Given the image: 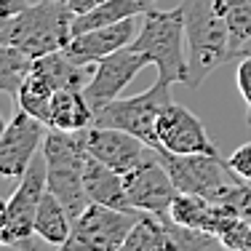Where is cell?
<instances>
[{
	"mask_svg": "<svg viewBox=\"0 0 251 251\" xmlns=\"http://www.w3.org/2000/svg\"><path fill=\"white\" fill-rule=\"evenodd\" d=\"M126 195H128L131 208L142 214H155L160 219H171V201L179 193L171 174L166 171V166L160 163L158 152L152 158H147L142 166L131 169L128 174H123Z\"/></svg>",
	"mask_w": 251,
	"mask_h": 251,
	"instance_id": "cell-9",
	"label": "cell"
},
{
	"mask_svg": "<svg viewBox=\"0 0 251 251\" xmlns=\"http://www.w3.org/2000/svg\"><path fill=\"white\" fill-rule=\"evenodd\" d=\"M86 147L91 158L107 163L110 169L128 174L131 169L142 166L147 158L155 155V147L145 145L139 136L121 128H107V126H91L86 128Z\"/></svg>",
	"mask_w": 251,
	"mask_h": 251,
	"instance_id": "cell-13",
	"label": "cell"
},
{
	"mask_svg": "<svg viewBox=\"0 0 251 251\" xmlns=\"http://www.w3.org/2000/svg\"><path fill=\"white\" fill-rule=\"evenodd\" d=\"M40 152L46 158V171H49V193L56 195L70 211V217L77 219L91 203L86 193V131L49 128Z\"/></svg>",
	"mask_w": 251,
	"mask_h": 251,
	"instance_id": "cell-4",
	"label": "cell"
},
{
	"mask_svg": "<svg viewBox=\"0 0 251 251\" xmlns=\"http://www.w3.org/2000/svg\"><path fill=\"white\" fill-rule=\"evenodd\" d=\"M187 32H184V8L182 3L171 11L150 8L134 38L131 49L145 53L147 62L158 70V80L169 83H190V59L184 53Z\"/></svg>",
	"mask_w": 251,
	"mask_h": 251,
	"instance_id": "cell-3",
	"label": "cell"
},
{
	"mask_svg": "<svg viewBox=\"0 0 251 251\" xmlns=\"http://www.w3.org/2000/svg\"><path fill=\"white\" fill-rule=\"evenodd\" d=\"M171 86L163 80H155L147 91L126 99H112L94 110V126L121 128L139 136L145 145L158 147V118L166 104H171Z\"/></svg>",
	"mask_w": 251,
	"mask_h": 251,
	"instance_id": "cell-6",
	"label": "cell"
},
{
	"mask_svg": "<svg viewBox=\"0 0 251 251\" xmlns=\"http://www.w3.org/2000/svg\"><path fill=\"white\" fill-rule=\"evenodd\" d=\"M43 128H49V126L16 104L14 115L5 123L3 136H0V171L5 176H22L29 169V163L38 158V150L43 147V139L49 134Z\"/></svg>",
	"mask_w": 251,
	"mask_h": 251,
	"instance_id": "cell-10",
	"label": "cell"
},
{
	"mask_svg": "<svg viewBox=\"0 0 251 251\" xmlns=\"http://www.w3.org/2000/svg\"><path fill=\"white\" fill-rule=\"evenodd\" d=\"M118 251H176L174 222L155 214H142Z\"/></svg>",
	"mask_w": 251,
	"mask_h": 251,
	"instance_id": "cell-17",
	"label": "cell"
},
{
	"mask_svg": "<svg viewBox=\"0 0 251 251\" xmlns=\"http://www.w3.org/2000/svg\"><path fill=\"white\" fill-rule=\"evenodd\" d=\"M184 8V32H187V59H190V83L198 88L214 70L230 59L243 56L232 43V32L225 16L222 0H182Z\"/></svg>",
	"mask_w": 251,
	"mask_h": 251,
	"instance_id": "cell-1",
	"label": "cell"
},
{
	"mask_svg": "<svg viewBox=\"0 0 251 251\" xmlns=\"http://www.w3.org/2000/svg\"><path fill=\"white\" fill-rule=\"evenodd\" d=\"M29 3H32V0H0V22L16 16L22 8H27Z\"/></svg>",
	"mask_w": 251,
	"mask_h": 251,
	"instance_id": "cell-27",
	"label": "cell"
},
{
	"mask_svg": "<svg viewBox=\"0 0 251 251\" xmlns=\"http://www.w3.org/2000/svg\"><path fill=\"white\" fill-rule=\"evenodd\" d=\"M152 5H155V0H104L99 8L91 11V14L75 16L73 32L80 35V32L94 29V27H104V25H115V22L134 19V16L147 14Z\"/></svg>",
	"mask_w": 251,
	"mask_h": 251,
	"instance_id": "cell-19",
	"label": "cell"
},
{
	"mask_svg": "<svg viewBox=\"0 0 251 251\" xmlns=\"http://www.w3.org/2000/svg\"><path fill=\"white\" fill-rule=\"evenodd\" d=\"M136 35H139V25H136V16H134V19L94 27V29H86L80 35H73V40L64 49V53L73 62L83 64V67H91V64H99L101 59H107L110 53L131 46Z\"/></svg>",
	"mask_w": 251,
	"mask_h": 251,
	"instance_id": "cell-14",
	"label": "cell"
},
{
	"mask_svg": "<svg viewBox=\"0 0 251 251\" xmlns=\"http://www.w3.org/2000/svg\"><path fill=\"white\" fill-rule=\"evenodd\" d=\"M53 94H56V88L51 86V80L32 67V73L27 75V80L22 83L19 94H16V104H19L22 110H27L32 118H38V121H43L49 126Z\"/></svg>",
	"mask_w": 251,
	"mask_h": 251,
	"instance_id": "cell-22",
	"label": "cell"
},
{
	"mask_svg": "<svg viewBox=\"0 0 251 251\" xmlns=\"http://www.w3.org/2000/svg\"><path fill=\"white\" fill-rule=\"evenodd\" d=\"M155 152L174 179L179 193H193L211 203H225L232 187L241 182L219 155H176L160 147Z\"/></svg>",
	"mask_w": 251,
	"mask_h": 251,
	"instance_id": "cell-7",
	"label": "cell"
},
{
	"mask_svg": "<svg viewBox=\"0 0 251 251\" xmlns=\"http://www.w3.org/2000/svg\"><path fill=\"white\" fill-rule=\"evenodd\" d=\"M227 169L235 174V179H241V182L251 184V142H246V145H241L235 152L230 155V158L225 160Z\"/></svg>",
	"mask_w": 251,
	"mask_h": 251,
	"instance_id": "cell-25",
	"label": "cell"
},
{
	"mask_svg": "<svg viewBox=\"0 0 251 251\" xmlns=\"http://www.w3.org/2000/svg\"><path fill=\"white\" fill-rule=\"evenodd\" d=\"M94 126V107L88 104L83 88H62L51 99L49 128L59 131H86Z\"/></svg>",
	"mask_w": 251,
	"mask_h": 251,
	"instance_id": "cell-16",
	"label": "cell"
},
{
	"mask_svg": "<svg viewBox=\"0 0 251 251\" xmlns=\"http://www.w3.org/2000/svg\"><path fill=\"white\" fill-rule=\"evenodd\" d=\"M235 83H238V91H241L243 101H246V123L251 128V53H246V56L238 62Z\"/></svg>",
	"mask_w": 251,
	"mask_h": 251,
	"instance_id": "cell-26",
	"label": "cell"
},
{
	"mask_svg": "<svg viewBox=\"0 0 251 251\" xmlns=\"http://www.w3.org/2000/svg\"><path fill=\"white\" fill-rule=\"evenodd\" d=\"M86 193H88V201L91 203L121 208V211H136V208H131L128 195H126L123 174L110 169L101 160L91 158V155H88V163H86Z\"/></svg>",
	"mask_w": 251,
	"mask_h": 251,
	"instance_id": "cell-15",
	"label": "cell"
},
{
	"mask_svg": "<svg viewBox=\"0 0 251 251\" xmlns=\"http://www.w3.org/2000/svg\"><path fill=\"white\" fill-rule=\"evenodd\" d=\"M104 3V0H67V5L73 8L75 16H83V14H91L94 8H99V5Z\"/></svg>",
	"mask_w": 251,
	"mask_h": 251,
	"instance_id": "cell-28",
	"label": "cell"
},
{
	"mask_svg": "<svg viewBox=\"0 0 251 251\" xmlns=\"http://www.w3.org/2000/svg\"><path fill=\"white\" fill-rule=\"evenodd\" d=\"M142 211H121L101 203H88L73 222L70 238L56 251H118Z\"/></svg>",
	"mask_w": 251,
	"mask_h": 251,
	"instance_id": "cell-8",
	"label": "cell"
},
{
	"mask_svg": "<svg viewBox=\"0 0 251 251\" xmlns=\"http://www.w3.org/2000/svg\"><path fill=\"white\" fill-rule=\"evenodd\" d=\"M225 3V16L232 32V43L235 49L246 56L249 51H243V46L251 40V0H222Z\"/></svg>",
	"mask_w": 251,
	"mask_h": 251,
	"instance_id": "cell-24",
	"label": "cell"
},
{
	"mask_svg": "<svg viewBox=\"0 0 251 251\" xmlns=\"http://www.w3.org/2000/svg\"><path fill=\"white\" fill-rule=\"evenodd\" d=\"M19 179V187L14 190V195L3 206L0 241L16 251H35V238H38L35 217H38V206L49 190V171H46L43 152L29 163V169Z\"/></svg>",
	"mask_w": 251,
	"mask_h": 251,
	"instance_id": "cell-5",
	"label": "cell"
},
{
	"mask_svg": "<svg viewBox=\"0 0 251 251\" xmlns=\"http://www.w3.org/2000/svg\"><path fill=\"white\" fill-rule=\"evenodd\" d=\"M35 70L49 77L51 86L56 88V91H62V88H86V83H88L86 80V70L88 67L73 62L64 51L38 56L35 59Z\"/></svg>",
	"mask_w": 251,
	"mask_h": 251,
	"instance_id": "cell-21",
	"label": "cell"
},
{
	"mask_svg": "<svg viewBox=\"0 0 251 251\" xmlns=\"http://www.w3.org/2000/svg\"><path fill=\"white\" fill-rule=\"evenodd\" d=\"M75 14L67 0H35L16 16L3 19L0 25V43L46 56V53L64 51L73 40Z\"/></svg>",
	"mask_w": 251,
	"mask_h": 251,
	"instance_id": "cell-2",
	"label": "cell"
},
{
	"mask_svg": "<svg viewBox=\"0 0 251 251\" xmlns=\"http://www.w3.org/2000/svg\"><path fill=\"white\" fill-rule=\"evenodd\" d=\"M147 64H150V62H147L145 53L134 51L131 46H126V49L110 53L107 59H101L97 67H94V73H91V77H88L86 88H83L88 104L97 110V107L107 104V101L118 99L123 88L128 86V83L134 80V77L139 75Z\"/></svg>",
	"mask_w": 251,
	"mask_h": 251,
	"instance_id": "cell-12",
	"label": "cell"
},
{
	"mask_svg": "<svg viewBox=\"0 0 251 251\" xmlns=\"http://www.w3.org/2000/svg\"><path fill=\"white\" fill-rule=\"evenodd\" d=\"M171 222L182 227H195V230H206L214 235V222H217V203L201 198L193 193H176L171 201L169 211Z\"/></svg>",
	"mask_w": 251,
	"mask_h": 251,
	"instance_id": "cell-20",
	"label": "cell"
},
{
	"mask_svg": "<svg viewBox=\"0 0 251 251\" xmlns=\"http://www.w3.org/2000/svg\"><path fill=\"white\" fill-rule=\"evenodd\" d=\"M158 147L176 155H219L203 121L176 101L166 104L158 118Z\"/></svg>",
	"mask_w": 251,
	"mask_h": 251,
	"instance_id": "cell-11",
	"label": "cell"
},
{
	"mask_svg": "<svg viewBox=\"0 0 251 251\" xmlns=\"http://www.w3.org/2000/svg\"><path fill=\"white\" fill-rule=\"evenodd\" d=\"M35 59L38 56L16 49V46H3L0 43V88L16 99L22 83H25L27 75L32 73Z\"/></svg>",
	"mask_w": 251,
	"mask_h": 251,
	"instance_id": "cell-23",
	"label": "cell"
},
{
	"mask_svg": "<svg viewBox=\"0 0 251 251\" xmlns=\"http://www.w3.org/2000/svg\"><path fill=\"white\" fill-rule=\"evenodd\" d=\"M211 251H227L225 246H217V249H211Z\"/></svg>",
	"mask_w": 251,
	"mask_h": 251,
	"instance_id": "cell-29",
	"label": "cell"
},
{
	"mask_svg": "<svg viewBox=\"0 0 251 251\" xmlns=\"http://www.w3.org/2000/svg\"><path fill=\"white\" fill-rule=\"evenodd\" d=\"M73 222L75 219L70 217L64 203L53 193L46 190L43 201L38 206V217H35V232H38V238L43 243H49V246H62L70 238V232H73Z\"/></svg>",
	"mask_w": 251,
	"mask_h": 251,
	"instance_id": "cell-18",
	"label": "cell"
}]
</instances>
